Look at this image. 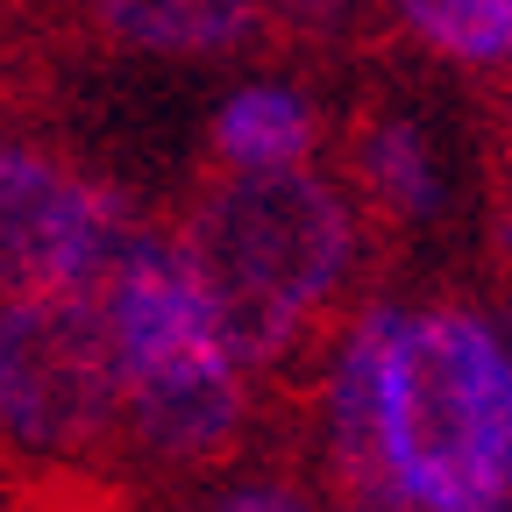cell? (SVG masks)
Returning <instances> with one entry per match:
<instances>
[{"label":"cell","instance_id":"obj_11","mask_svg":"<svg viewBox=\"0 0 512 512\" xmlns=\"http://www.w3.org/2000/svg\"><path fill=\"white\" fill-rule=\"evenodd\" d=\"M342 512H413L406 498H342Z\"/></svg>","mask_w":512,"mask_h":512},{"label":"cell","instance_id":"obj_3","mask_svg":"<svg viewBox=\"0 0 512 512\" xmlns=\"http://www.w3.org/2000/svg\"><path fill=\"white\" fill-rule=\"evenodd\" d=\"M121 349V406L157 456H214L242 420L235 349L192 278L164 242H136L114 285L100 292Z\"/></svg>","mask_w":512,"mask_h":512},{"label":"cell","instance_id":"obj_5","mask_svg":"<svg viewBox=\"0 0 512 512\" xmlns=\"http://www.w3.org/2000/svg\"><path fill=\"white\" fill-rule=\"evenodd\" d=\"M0 207H8V299L107 292L128 249L143 242L114 185L72 178L57 157L29 143L0 157Z\"/></svg>","mask_w":512,"mask_h":512},{"label":"cell","instance_id":"obj_10","mask_svg":"<svg viewBox=\"0 0 512 512\" xmlns=\"http://www.w3.org/2000/svg\"><path fill=\"white\" fill-rule=\"evenodd\" d=\"M207 512H313L292 484H235L228 498H214Z\"/></svg>","mask_w":512,"mask_h":512},{"label":"cell","instance_id":"obj_4","mask_svg":"<svg viewBox=\"0 0 512 512\" xmlns=\"http://www.w3.org/2000/svg\"><path fill=\"white\" fill-rule=\"evenodd\" d=\"M121 399V349L100 292L8 299L0 328V406L29 448H86Z\"/></svg>","mask_w":512,"mask_h":512},{"label":"cell","instance_id":"obj_12","mask_svg":"<svg viewBox=\"0 0 512 512\" xmlns=\"http://www.w3.org/2000/svg\"><path fill=\"white\" fill-rule=\"evenodd\" d=\"M498 342H505V356H512V299L498 306Z\"/></svg>","mask_w":512,"mask_h":512},{"label":"cell","instance_id":"obj_7","mask_svg":"<svg viewBox=\"0 0 512 512\" xmlns=\"http://www.w3.org/2000/svg\"><path fill=\"white\" fill-rule=\"evenodd\" d=\"M356 178H363L370 200L384 214H399V221H427L441 207V171L427 157V136L406 114H370L356 128Z\"/></svg>","mask_w":512,"mask_h":512},{"label":"cell","instance_id":"obj_8","mask_svg":"<svg viewBox=\"0 0 512 512\" xmlns=\"http://www.w3.org/2000/svg\"><path fill=\"white\" fill-rule=\"evenodd\" d=\"M100 22L136 50H228L256 22V8H235V0H157V8L114 0V8H100Z\"/></svg>","mask_w":512,"mask_h":512},{"label":"cell","instance_id":"obj_1","mask_svg":"<svg viewBox=\"0 0 512 512\" xmlns=\"http://www.w3.org/2000/svg\"><path fill=\"white\" fill-rule=\"evenodd\" d=\"M384 470L413 512H512V356L477 313H392Z\"/></svg>","mask_w":512,"mask_h":512},{"label":"cell","instance_id":"obj_2","mask_svg":"<svg viewBox=\"0 0 512 512\" xmlns=\"http://www.w3.org/2000/svg\"><path fill=\"white\" fill-rule=\"evenodd\" d=\"M178 256L235 363H271L349 271V207L313 171H228L192 207Z\"/></svg>","mask_w":512,"mask_h":512},{"label":"cell","instance_id":"obj_9","mask_svg":"<svg viewBox=\"0 0 512 512\" xmlns=\"http://www.w3.org/2000/svg\"><path fill=\"white\" fill-rule=\"evenodd\" d=\"M406 22L448 57H512V0H413Z\"/></svg>","mask_w":512,"mask_h":512},{"label":"cell","instance_id":"obj_6","mask_svg":"<svg viewBox=\"0 0 512 512\" xmlns=\"http://www.w3.org/2000/svg\"><path fill=\"white\" fill-rule=\"evenodd\" d=\"M214 150L235 171H299L313 150V107L292 86H242L214 114Z\"/></svg>","mask_w":512,"mask_h":512}]
</instances>
